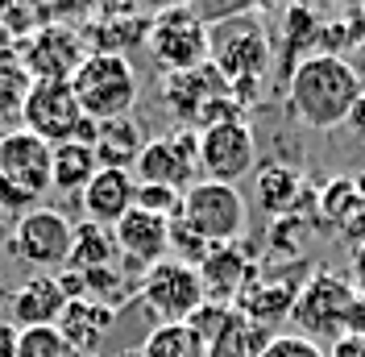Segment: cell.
Wrapping results in <instances>:
<instances>
[{"label": "cell", "instance_id": "6da1fadb", "mask_svg": "<svg viewBox=\"0 0 365 357\" xmlns=\"http://www.w3.org/2000/svg\"><path fill=\"white\" fill-rule=\"evenodd\" d=\"M361 96L365 79L344 54H307L291 71L287 104H291L295 121H303L316 134H328V129H341L349 121V112Z\"/></svg>", "mask_w": 365, "mask_h": 357}, {"label": "cell", "instance_id": "7a4b0ae2", "mask_svg": "<svg viewBox=\"0 0 365 357\" xmlns=\"http://www.w3.org/2000/svg\"><path fill=\"white\" fill-rule=\"evenodd\" d=\"M207 63L225 75L232 96L245 104L262 88L270 67V38L257 13H237L207 25Z\"/></svg>", "mask_w": 365, "mask_h": 357}, {"label": "cell", "instance_id": "3957f363", "mask_svg": "<svg viewBox=\"0 0 365 357\" xmlns=\"http://www.w3.org/2000/svg\"><path fill=\"white\" fill-rule=\"evenodd\" d=\"M353 303H357V291L349 278L332 274V270H312L299 283V295L291 303V328L316 345H324V341L336 345L341 336H349Z\"/></svg>", "mask_w": 365, "mask_h": 357}, {"label": "cell", "instance_id": "277c9868", "mask_svg": "<svg viewBox=\"0 0 365 357\" xmlns=\"http://www.w3.org/2000/svg\"><path fill=\"white\" fill-rule=\"evenodd\" d=\"M50 187V141L29 129L0 134V212H25Z\"/></svg>", "mask_w": 365, "mask_h": 357}, {"label": "cell", "instance_id": "5b68a950", "mask_svg": "<svg viewBox=\"0 0 365 357\" xmlns=\"http://www.w3.org/2000/svg\"><path fill=\"white\" fill-rule=\"evenodd\" d=\"M71 88H75V100H79L83 116H91V121L133 116L137 75L129 67V59H120V54H96V50H88V59L71 75Z\"/></svg>", "mask_w": 365, "mask_h": 357}, {"label": "cell", "instance_id": "8992f818", "mask_svg": "<svg viewBox=\"0 0 365 357\" xmlns=\"http://www.w3.org/2000/svg\"><path fill=\"white\" fill-rule=\"evenodd\" d=\"M179 221L195 237H204L207 246H237L245 233V221H250V208H245V196L237 187L195 178V187L182 191Z\"/></svg>", "mask_w": 365, "mask_h": 357}, {"label": "cell", "instance_id": "52a82bcc", "mask_svg": "<svg viewBox=\"0 0 365 357\" xmlns=\"http://www.w3.org/2000/svg\"><path fill=\"white\" fill-rule=\"evenodd\" d=\"M137 295H141L145 312L158 324H187L207 299L204 283H200V270L179 262V258H166V262L145 270L141 283H137Z\"/></svg>", "mask_w": 365, "mask_h": 357}, {"label": "cell", "instance_id": "ba28073f", "mask_svg": "<svg viewBox=\"0 0 365 357\" xmlns=\"http://www.w3.org/2000/svg\"><path fill=\"white\" fill-rule=\"evenodd\" d=\"M145 50L154 54V63L162 67V75L204 67L207 63V21L195 9L162 13L145 29Z\"/></svg>", "mask_w": 365, "mask_h": 357}, {"label": "cell", "instance_id": "9c48e42d", "mask_svg": "<svg viewBox=\"0 0 365 357\" xmlns=\"http://www.w3.org/2000/svg\"><path fill=\"white\" fill-rule=\"evenodd\" d=\"M83 125V109L75 100L71 79H38L29 84V96L21 104V129L38 134L50 146H63L79 134Z\"/></svg>", "mask_w": 365, "mask_h": 357}, {"label": "cell", "instance_id": "30bf717a", "mask_svg": "<svg viewBox=\"0 0 365 357\" xmlns=\"http://www.w3.org/2000/svg\"><path fill=\"white\" fill-rule=\"evenodd\" d=\"M195 175H200V134L195 129H175V134L145 141L133 166L137 183H158V187H175V191L195 187Z\"/></svg>", "mask_w": 365, "mask_h": 357}, {"label": "cell", "instance_id": "8fae6325", "mask_svg": "<svg viewBox=\"0 0 365 357\" xmlns=\"http://www.w3.org/2000/svg\"><path fill=\"white\" fill-rule=\"evenodd\" d=\"M75 224L58 208H29L13 228V253L34 270H54L71 262Z\"/></svg>", "mask_w": 365, "mask_h": 357}, {"label": "cell", "instance_id": "7c38bea8", "mask_svg": "<svg viewBox=\"0 0 365 357\" xmlns=\"http://www.w3.org/2000/svg\"><path fill=\"white\" fill-rule=\"evenodd\" d=\"M257 162V141L245 121H225L200 134V175L207 183H228L237 187Z\"/></svg>", "mask_w": 365, "mask_h": 357}, {"label": "cell", "instance_id": "4fadbf2b", "mask_svg": "<svg viewBox=\"0 0 365 357\" xmlns=\"http://www.w3.org/2000/svg\"><path fill=\"white\" fill-rule=\"evenodd\" d=\"M17 59L29 71V79L38 84V79H71L79 63L88 59V50L79 42V34L67 25H38L17 46Z\"/></svg>", "mask_w": 365, "mask_h": 357}, {"label": "cell", "instance_id": "5bb4252c", "mask_svg": "<svg viewBox=\"0 0 365 357\" xmlns=\"http://www.w3.org/2000/svg\"><path fill=\"white\" fill-rule=\"evenodd\" d=\"M220 96H232V88L225 84V75L212 63H204V67H195V71L162 75V100H166V109L175 112L179 129H195L204 109L212 100H220Z\"/></svg>", "mask_w": 365, "mask_h": 357}, {"label": "cell", "instance_id": "9a60e30c", "mask_svg": "<svg viewBox=\"0 0 365 357\" xmlns=\"http://www.w3.org/2000/svg\"><path fill=\"white\" fill-rule=\"evenodd\" d=\"M113 237H116V246H120V258L133 266L137 278L150 266H158V262L170 258V221H162L154 212H141V208L125 212L116 221Z\"/></svg>", "mask_w": 365, "mask_h": 357}, {"label": "cell", "instance_id": "2e32d148", "mask_svg": "<svg viewBox=\"0 0 365 357\" xmlns=\"http://www.w3.org/2000/svg\"><path fill=\"white\" fill-rule=\"evenodd\" d=\"M133 200H137V178L133 171H113V166H100L96 178L83 187V216L104 228H116V221L125 212H133Z\"/></svg>", "mask_w": 365, "mask_h": 357}, {"label": "cell", "instance_id": "e0dca14e", "mask_svg": "<svg viewBox=\"0 0 365 357\" xmlns=\"http://www.w3.org/2000/svg\"><path fill=\"white\" fill-rule=\"evenodd\" d=\"M67 308V291L58 287V274H34L25 278L21 287L13 291V328H46V324H58Z\"/></svg>", "mask_w": 365, "mask_h": 357}, {"label": "cell", "instance_id": "ac0fdd59", "mask_svg": "<svg viewBox=\"0 0 365 357\" xmlns=\"http://www.w3.org/2000/svg\"><path fill=\"white\" fill-rule=\"evenodd\" d=\"M195 270H200V283H204L207 299L212 303H228V308H237L241 291L250 287V278H253L250 253L241 246H216Z\"/></svg>", "mask_w": 365, "mask_h": 357}, {"label": "cell", "instance_id": "d6986e66", "mask_svg": "<svg viewBox=\"0 0 365 357\" xmlns=\"http://www.w3.org/2000/svg\"><path fill=\"white\" fill-rule=\"evenodd\" d=\"M324 216L332 221V228L344 241L361 246L365 241V178H332L324 187Z\"/></svg>", "mask_w": 365, "mask_h": 357}, {"label": "cell", "instance_id": "ffe728a7", "mask_svg": "<svg viewBox=\"0 0 365 357\" xmlns=\"http://www.w3.org/2000/svg\"><path fill=\"white\" fill-rule=\"evenodd\" d=\"M116 320V308L113 303H100V299H67V308H63V320H58V333L71 341V349L75 353H91L104 333L113 328Z\"/></svg>", "mask_w": 365, "mask_h": 357}, {"label": "cell", "instance_id": "44dd1931", "mask_svg": "<svg viewBox=\"0 0 365 357\" xmlns=\"http://www.w3.org/2000/svg\"><path fill=\"white\" fill-rule=\"evenodd\" d=\"M96 171H100V158H96L91 146H83V141L50 146V183H54V191L83 196V187L96 178Z\"/></svg>", "mask_w": 365, "mask_h": 357}, {"label": "cell", "instance_id": "7402d4cb", "mask_svg": "<svg viewBox=\"0 0 365 357\" xmlns=\"http://www.w3.org/2000/svg\"><path fill=\"white\" fill-rule=\"evenodd\" d=\"M141 150H145V134H141V125H137L133 116L100 121V137H96V158H100V166L133 171Z\"/></svg>", "mask_w": 365, "mask_h": 357}, {"label": "cell", "instance_id": "603a6c76", "mask_svg": "<svg viewBox=\"0 0 365 357\" xmlns=\"http://www.w3.org/2000/svg\"><path fill=\"white\" fill-rule=\"evenodd\" d=\"M116 258H120V246H116L113 228H104V224H96V221L75 224L67 270H79V274L83 270H104V266H116Z\"/></svg>", "mask_w": 365, "mask_h": 357}, {"label": "cell", "instance_id": "cb8c5ba5", "mask_svg": "<svg viewBox=\"0 0 365 357\" xmlns=\"http://www.w3.org/2000/svg\"><path fill=\"white\" fill-rule=\"evenodd\" d=\"M270 336H274L270 328L253 324L250 316H241L232 308V316H228V324L220 328V336L207 345V357H262Z\"/></svg>", "mask_w": 365, "mask_h": 357}, {"label": "cell", "instance_id": "d4e9b609", "mask_svg": "<svg viewBox=\"0 0 365 357\" xmlns=\"http://www.w3.org/2000/svg\"><path fill=\"white\" fill-rule=\"evenodd\" d=\"M141 357H207V345L191 324H158L145 336Z\"/></svg>", "mask_w": 365, "mask_h": 357}, {"label": "cell", "instance_id": "484cf974", "mask_svg": "<svg viewBox=\"0 0 365 357\" xmlns=\"http://www.w3.org/2000/svg\"><path fill=\"white\" fill-rule=\"evenodd\" d=\"M257 196L266 200L270 212H287L299 203V171L291 166H266L257 178Z\"/></svg>", "mask_w": 365, "mask_h": 357}, {"label": "cell", "instance_id": "4316f807", "mask_svg": "<svg viewBox=\"0 0 365 357\" xmlns=\"http://www.w3.org/2000/svg\"><path fill=\"white\" fill-rule=\"evenodd\" d=\"M13 357H79V353L71 349L67 336L58 333V324H46V328H21Z\"/></svg>", "mask_w": 365, "mask_h": 357}, {"label": "cell", "instance_id": "83f0119b", "mask_svg": "<svg viewBox=\"0 0 365 357\" xmlns=\"http://www.w3.org/2000/svg\"><path fill=\"white\" fill-rule=\"evenodd\" d=\"M29 71L21 67L17 50H4L0 54V112H21L25 96H29Z\"/></svg>", "mask_w": 365, "mask_h": 357}, {"label": "cell", "instance_id": "f1b7e54d", "mask_svg": "<svg viewBox=\"0 0 365 357\" xmlns=\"http://www.w3.org/2000/svg\"><path fill=\"white\" fill-rule=\"evenodd\" d=\"M133 208H141V212H154V216H162V221H179L182 191H175V187H158V183H137Z\"/></svg>", "mask_w": 365, "mask_h": 357}, {"label": "cell", "instance_id": "f546056e", "mask_svg": "<svg viewBox=\"0 0 365 357\" xmlns=\"http://www.w3.org/2000/svg\"><path fill=\"white\" fill-rule=\"evenodd\" d=\"M262 357H328V349L316 345V341H307V336H299V333H274L266 341Z\"/></svg>", "mask_w": 365, "mask_h": 357}, {"label": "cell", "instance_id": "4dcf8cb0", "mask_svg": "<svg viewBox=\"0 0 365 357\" xmlns=\"http://www.w3.org/2000/svg\"><path fill=\"white\" fill-rule=\"evenodd\" d=\"M129 4V13H141V17H162V13H175V9H191V0H125Z\"/></svg>", "mask_w": 365, "mask_h": 357}, {"label": "cell", "instance_id": "1f68e13d", "mask_svg": "<svg viewBox=\"0 0 365 357\" xmlns=\"http://www.w3.org/2000/svg\"><path fill=\"white\" fill-rule=\"evenodd\" d=\"M328 357H365V333L357 336H341L332 349H328Z\"/></svg>", "mask_w": 365, "mask_h": 357}, {"label": "cell", "instance_id": "d6a6232c", "mask_svg": "<svg viewBox=\"0 0 365 357\" xmlns=\"http://www.w3.org/2000/svg\"><path fill=\"white\" fill-rule=\"evenodd\" d=\"M349 283L357 295H365V241L361 246H353V262H349Z\"/></svg>", "mask_w": 365, "mask_h": 357}, {"label": "cell", "instance_id": "836d02e7", "mask_svg": "<svg viewBox=\"0 0 365 357\" xmlns=\"http://www.w3.org/2000/svg\"><path fill=\"white\" fill-rule=\"evenodd\" d=\"M344 129L357 137V141H365V96L353 104V112H349V121H344Z\"/></svg>", "mask_w": 365, "mask_h": 357}, {"label": "cell", "instance_id": "e575fe53", "mask_svg": "<svg viewBox=\"0 0 365 357\" xmlns=\"http://www.w3.org/2000/svg\"><path fill=\"white\" fill-rule=\"evenodd\" d=\"M13 353H17V328L0 324V357H13Z\"/></svg>", "mask_w": 365, "mask_h": 357}, {"label": "cell", "instance_id": "d590c367", "mask_svg": "<svg viewBox=\"0 0 365 357\" xmlns=\"http://www.w3.org/2000/svg\"><path fill=\"white\" fill-rule=\"evenodd\" d=\"M361 17H365V0H361Z\"/></svg>", "mask_w": 365, "mask_h": 357}, {"label": "cell", "instance_id": "8d00e7d4", "mask_svg": "<svg viewBox=\"0 0 365 357\" xmlns=\"http://www.w3.org/2000/svg\"><path fill=\"white\" fill-rule=\"evenodd\" d=\"M125 357H133V353H125Z\"/></svg>", "mask_w": 365, "mask_h": 357}]
</instances>
